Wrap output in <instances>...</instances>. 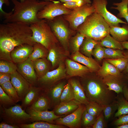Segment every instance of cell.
<instances>
[{
    "label": "cell",
    "mask_w": 128,
    "mask_h": 128,
    "mask_svg": "<svg viewBox=\"0 0 128 128\" xmlns=\"http://www.w3.org/2000/svg\"><path fill=\"white\" fill-rule=\"evenodd\" d=\"M117 128H128V123L117 126Z\"/></svg>",
    "instance_id": "cell-56"
},
{
    "label": "cell",
    "mask_w": 128,
    "mask_h": 128,
    "mask_svg": "<svg viewBox=\"0 0 128 128\" xmlns=\"http://www.w3.org/2000/svg\"><path fill=\"white\" fill-rule=\"evenodd\" d=\"M32 34L29 24L19 22L0 24V60L12 62L10 53L15 47L24 44L33 46L36 42Z\"/></svg>",
    "instance_id": "cell-1"
},
{
    "label": "cell",
    "mask_w": 128,
    "mask_h": 128,
    "mask_svg": "<svg viewBox=\"0 0 128 128\" xmlns=\"http://www.w3.org/2000/svg\"><path fill=\"white\" fill-rule=\"evenodd\" d=\"M114 122V125L117 126L128 123V114L119 117Z\"/></svg>",
    "instance_id": "cell-48"
},
{
    "label": "cell",
    "mask_w": 128,
    "mask_h": 128,
    "mask_svg": "<svg viewBox=\"0 0 128 128\" xmlns=\"http://www.w3.org/2000/svg\"><path fill=\"white\" fill-rule=\"evenodd\" d=\"M38 111L48 110L51 107L50 101L45 93H43L29 107Z\"/></svg>",
    "instance_id": "cell-28"
},
{
    "label": "cell",
    "mask_w": 128,
    "mask_h": 128,
    "mask_svg": "<svg viewBox=\"0 0 128 128\" xmlns=\"http://www.w3.org/2000/svg\"><path fill=\"white\" fill-rule=\"evenodd\" d=\"M105 119L103 111L97 117L91 127L93 128H104L106 127Z\"/></svg>",
    "instance_id": "cell-46"
},
{
    "label": "cell",
    "mask_w": 128,
    "mask_h": 128,
    "mask_svg": "<svg viewBox=\"0 0 128 128\" xmlns=\"http://www.w3.org/2000/svg\"><path fill=\"white\" fill-rule=\"evenodd\" d=\"M125 74L126 76V78L127 79V80L128 81V73H124Z\"/></svg>",
    "instance_id": "cell-58"
},
{
    "label": "cell",
    "mask_w": 128,
    "mask_h": 128,
    "mask_svg": "<svg viewBox=\"0 0 128 128\" xmlns=\"http://www.w3.org/2000/svg\"><path fill=\"white\" fill-rule=\"evenodd\" d=\"M99 43L100 42L95 46L92 52V55L98 62H101L105 58L103 47Z\"/></svg>",
    "instance_id": "cell-45"
},
{
    "label": "cell",
    "mask_w": 128,
    "mask_h": 128,
    "mask_svg": "<svg viewBox=\"0 0 128 128\" xmlns=\"http://www.w3.org/2000/svg\"><path fill=\"white\" fill-rule=\"evenodd\" d=\"M20 2H24L25 0H20ZM46 1H50L53 2H56L58 1H55L53 0H45Z\"/></svg>",
    "instance_id": "cell-57"
},
{
    "label": "cell",
    "mask_w": 128,
    "mask_h": 128,
    "mask_svg": "<svg viewBox=\"0 0 128 128\" xmlns=\"http://www.w3.org/2000/svg\"><path fill=\"white\" fill-rule=\"evenodd\" d=\"M85 109V105L81 104L77 109L71 114L65 117L55 119L54 120V123L64 125L70 128H81L82 117Z\"/></svg>",
    "instance_id": "cell-12"
},
{
    "label": "cell",
    "mask_w": 128,
    "mask_h": 128,
    "mask_svg": "<svg viewBox=\"0 0 128 128\" xmlns=\"http://www.w3.org/2000/svg\"><path fill=\"white\" fill-rule=\"evenodd\" d=\"M117 94L116 99L117 104V111L114 114L115 117L128 114V101L124 97L122 93Z\"/></svg>",
    "instance_id": "cell-31"
},
{
    "label": "cell",
    "mask_w": 128,
    "mask_h": 128,
    "mask_svg": "<svg viewBox=\"0 0 128 128\" xmlns=\"http://www.w3.org/2000/svg\"><path fill=\"white\" fill-rule=\"evenodd\" d=\"M62 3H64L68 2H75L80 3L83 5L87 4H91L90 0H58Z\"/></svg>",
    "instance_id": "cell-51"
},
{
    "label": "cell",
    "mask_w": 128,
    "mask_h": 128,
    "mask_svg": "<svg viewBox=\"0 0 128 128\" xmlns=\"http://www.w3.org/2000/svg\"><path fill=\"white\" fill-rule=\"evenodd\" d=\"M107 0H93L92 5L94 7L96 12L103 17L110 27H120V23L127 24L128 23L118 18L107 9Z\"/></svg>",
    "instance_id": "cell-11"
},
{
    "label": "cell",
    "mask_w": 128,
    "mask_h": 128,
    "mask_svg": "<svg viewBox=\"0 0 128 128\" xmlns=\"http://www.w3.org/2000/svg\"><path fill=\"white\" fill-rule=\"evenodd\" d=\"M118 108L116 100L104 106L103 112L105 120L109 119L114 115Z\"/></svg>",
    "instance_id": "cell-41"
},
{
    "label": "cell",
    "mask_w": 128,
    "mask_h": 128,
    "mask_svg": "<svg viewBox=\"0 0 128 128\" xmlns=\"http://www.w3.org/2000/svg\"><path fill=\"white\" fill-rule=\"evenodd\" d=\"M11 74L0 73V86L4 83L10 81Z\"/></svg>",
    "instance_id": "cell-50"
},
{
    "label": "cell",
    "mask_w": 128,
    "mask_h": 128,
    "mask_svg": "<svg viewBox=\"0 0 128 128\" xmlns=\"http://www.w3.org/2000/svg\"><path fill=\"white\" fill-rule=\"evenodd\" d=\"M0 86L5 93L16 103L21 101L17 90L10 81L4 83Z\"/></svg>",
    "instance_id": "cell-36"
},
{
    "label": "cell",
    "mask_w": 128,
    "mask_h": 128,
    "mask_svg": "<svg viewBox=\"0 0 128 128\" xmlns=\"http://www.w3.org/2000/svg\"><path fill=\"white\" fill-rule=\"evenodd\" d=\"M71 57L73 60L84 64L93 72H97L101 67L98 62L96 60L92 57L85 55L79 51L72 54Z\"/></svg>",
    "instance_id": "cell-21"
},
{
    "label": "cell",
    "mask_w": 128,
    "mask_h": 128,
    "mask_svg": "<svg viewBox=\"0 0 128 128\" xmlns=\"http://www.w3.org/2000/svg\"><path fill=\"white\" fill-rule=\"evenodd\" d=\"M95 12V9L92 4H87L72 10L70 13L62 16L68 23L70 28L76 31L78 27L84 22L86 18Z\"/></svg>",
    "instance_id": "cell-8"
},
{
    "label": "cell",
    "mask_w": 128,
    "mask_h": 128,
    "mask_svg": "<svg viewBox=\"0 0 128 128\" xmlns=\"http://www.w3.org/2000/svg\"><path fill=\"white\" fill-rule=\"evenodd\" d=\"M105 52L104 59H115L125 57L123 50L103 47Z\"/></svg>",
    "instance_id": "cell-42"
},
{
    "label": "cell",
    "mask_w": 128,
    "mask_h": 128,
    "mask_svg": "<svg viewBox=\"0 0 128 128\" xmlns=\"http://www.w3.org/2000/svg\"><path fill=\"white\" fill-rule=\"evenodd\" d=\"M96 73L99 76L102 78L108 75L118 76L122 75L123 73L120 72L105 59L103 61L102 65Z\"/></svg>",
    "instance_id": "cell-26"
},
{
    "label": "cell",
    "mask_w": 128,
    "mask_h": 128,
    "mask_svg": "<svg viewBox=\"0 0 128 128\" xmlns=\"http://www.w3.org/2000/svg\"><path fill=\"white\" fill-rule=\"evenodd\" d=\"M85 37L82 34L77 32L76 33L72 36L69 42V49L71 50L72 54L79 51L80 48Z\"/></svg>",
    "instance_id": "cell-34"
},
{
    "label": "cell",
    "mask_w": 128,
    "mask_h": 128,
    "mask_svg": "<svg viewBox=\"0 0 128 128\" xmlns=\"http://www.w3.org/2000/svg\"><path fill=\"white\" fill-rule=\"evenodd\" d=\"M4 4L6 6H9L10 5L9 0H0V16L5 19L12 14V11H11L7 13L4 11L2 9V7Z\"/></svg>",
    "instance_id": "cell-47"
},
{
    "label": "cell",
    "mask_w": 128,
    "mask_h": 128,
    "mask_svg": "<svg viewBox=\"0 0 128 128\" xmlns=\"http://www.w3.org/2000/svg\"><path fill=\"white\" fill-rule=\"evenodd\" d=\"M100 41L94 39L85 37L80 48L81 53L85 55L92 57V50L95 46L99 43Z\"/></svg>",
    "instance_id": "cell-30"
},
{
    "label": "cell",
    "mask_w": 128,
    "mask_h": 128,
    "mask_svg": "<svg viewBox=\"0 0 128 128\" xmlns=\"http://www.w3.org/2000/svg\"><path fill=\"white\" fill-rule=\"evenodd\" d=\"M113 5L116 7H112L111 8L118 10L119 13L117 17L119 18H124L128 23V0H122L119 3H113Z\"/></svg>",
    "instance_id": "cell-35"
},
{
    "label": "cell",
    "mask_w": 128,
    "mask_h": 128,
    "mask_svg": "<svg viewBox=\"0 0 128 128\" xmlns=\"http://www.w3.org/2000/svg\"><path fill=\"white\" fill-rule=\"evenodd\" d=\"M81 104L75 99L67 102H60L55 106L53 110L58 116L69 114L73 112Z\"/></svg>",
    "instance_id": "cell-22"
},
{
    "label": "cell",
    "mask_w": 128,
    "mask_h": 128,
    "mask_svg": "<svg viewBox=\"0 0 128 128\" xmlns=\"http://www.w3.org/2000/svg\"><path fill=\"white\" fill-rule=\"evenodd\" d=\"M18 126L21 128H65L66 127L42 121L35 122L30 124H22Z\"/></svg>",
    "instance_id": "cell-33"
},
{
    "label": "cell",
    "mask_w": 128,
    "mask_h": 128,
    "mask_svg": "<svg viewBox=\"0 0 128 128\" xmlns=\"http://www.w3.org/2000/svg\"><path fill=\"white\" fill-rule=\"evenodd\" d=\"M67 77H82L93 72L89 68L73 60L66 59L65 61Z\"/></svg>",
    "instance_id": "cell-15"
},
{
    "label": "cell",
    "mask_w": 128,
    "mask_h": 128,
    "mask_svg": "<svg viewBox=\"0 0 128 128\" xmlns=\"http://www.w3.org/2000/svg\"></svg>",
    "instance_id": "cell-59"
},
{
    "label": "cell",
    "mask_w": 128,
    "mask_h": 128,
    "mask_svg": "<svg viewBox=\"0 0 128 128\" xmlns=\"http://www.w3.org/2000/svg\"><path fill=\"white\" fill-rule=\"evenodd\" d=\"M59 44H56L49 50L46 58L51 64L52 69L64 62L69 55L62 46H59Z\"/></svg>",
    "instance_id": "cell-17"
},
{
    "label": "cell",
    "mask_w": 128,
    "mask_h": 128,
    "mask_svg": "<svg viewBox=\"0 0 128 128\" xmlns=\"http://www.w3.org/2000/svg\"><path fill=\"white\" fill-rule=\"evenodd\" d=\"M16 64L18 72L31 85L37 86L38 78L34 68L32 61L28 58Z\"/></svg>",
    "instance_id": "cell-13"
},
{
    "label": "cell",
    "mask_w": 128,
    "mask_h": 128,
    "mask_svg": "<svg viewBox=\"0 0 128 128\" xmlns=\"http://www.w3.org/2000/svg\"><path fill=\"white\" fill-rule=\"evenodd\" d=\"M80 77V82L89 101H95L104 106L116 100L115 92L108 89L103 78L96 72H90Z\"/></svg>",
    "instance_id": "cell-2"
},
{
    "label": "cell",
    "mask_w": 128,
    "mask_h": 128,
    "mask_svg": "<svg viewBox=\"0 0 128 128\" xmlns=\"http://www.w3.org/2000/svg\"><path fill=\"white\" fill-rule=\"evenodd\" d=\"M11 0L14 5L13 13L5 19L3 23L19 22L30 25L40 20L37 17L38 13L51 2L45 0H25L23 2Z\"/></svg>",
    "instance_id": "cell-3"
},
{
    "label": "cell",
    "mask_w": 128,
    "mask_h": 128,
    "mask_svg": "<svg viewBox=\"0 0 128 128\" xmlns=\"http://www.w3.org/2000/svg\"><path fill=\"white\" fill-rule=\"evenodd\" d=\"M44 92L39 87L31 86L26 94L22 100L21 106L25 110L29 107Z\"/></svg>",
    "instance_id": "cell-23"
},
{
    "label": "cell",
    "mask_w": 128,
    "mask_h": 128,
    "mask_svg": "<svg viewBox=\"0 0 128 128\" xmlns=\"http://www.w3.org/2000/svg\"><path fill=\"white\" fill-rule=\"evenodd\" d=\"M30 27L32 32V39L49 50L54 46L59 43L45 20H40L31 24Z\"/></svg>",
    "instance_id": "cell-6"
},
{
    "label": "cell",
    "mask_w": 128,
    "mask_h": 128,
    "mask_svg": "<svg viewBox=\"0 0 128 128\" xmlns=\"http://www.w3.org/2000/svg\"><path fill=\"white\" fill-rule=\"evenodd\" d=\"M124 55L127 60V64L125 69L122 72L124 73H128V50L123 51Z\"/></svg>",
    "instance_id": "cell-53"
},
{
    "label": "cell",
    "mask_w": 128,
    "mask_h": 128,
    "mask_svg": "<svg viewBox=\"0 0 128 128\" xmlns=\"http://www.w3.org/2000/svg\"><path fill=\"white\" fill-rule=\"evenodd\" d=\"M87 112L91 115L97 117L103 111L104 106L98 103L92 101H89L85 105Z\"/></svg>",
    "instance_id": "cell-38"
},
{
    "label": "cell",
    "mask_w": 128,
    "mask_h": 128,
    "mask_svg": "<svg viewBox=\"0 0 128 128\" xmlns=\"http://www.w3.org/2000/svg\"><path fill=\"white\" fill-rule=\"evenodd\" d=\"M109 34L117 41L122 42L128 41V26L125 24L122 27H110Z\"/></svg>",
    "instance_id": "cell-27"
},
{
    "label": "cell",
    "mask_w": 128,
    "mask_h": 128,
    "mask_svg": "<svg viewBox=\"0 0 128 128\" xmlns=\"http://www.w3.org/2000/svg\"><path fill=\"white\" fill-rule=\"evenodd\" d=\"M49 52V50L45 46L36 42L33 46V51L28 58L33 61L40 58H46Z\"/></svg>",
    "instance_id": "cell-29"
},
{
    "label": "cell",
    "mask_w": 128,
    "mask_h": 128,
    "mask_svg": "<svg viewBox=\"0 0 128 128\" xmlns=\"http://www.w3.org/2000/svg\"><path fill=\"white\" fill-rule=\"evenodd\" d=\"M99 43L102 47L107 48L122 50L124 49L121 42L116 40L109 33L101 40Z\"/></svg>",
    "instance_id": "cell-32"
},
{
    "label": "cell",
    "mask_w": 128,
    "mask_h": 128,
    "mask_svg": "<svg viewBox=\"0 0 128 128\" xmlns=\"http://www.w3.org/2000/svg\"><path fill=\"white\" fill-rule=\"evenodd\" d=\"M46 21L60 44L69 53V40L76 33L77 31L70 28L68 23L62 15L56 17L51 20Z\"/></svg>",
    "instance_id": "cell-5"
},
{
    "label": "cell",
    "mask_w": 128,
    "mask_h": 128,
    "mask_svg": "<svg viewBox=\"0 0 128 128\" xmlns=\"http://www.w3.org/2000/svg\"><path fill=\"white\" fill-rule=\"evenodd\" d=\"M0 107L1 118L6 123L18 126L30 121V115L22 108L21 105L16 104L8 108L2 106Z\"/></svg>",
    "instance_id": "cell-7"
},
{
    "label": "cell",
    "mask_w": 128,
    "mask_h": 128,
    "mask_svg": "<svg viewBox=\"0 0 128 128\" xmlns=\"http://www.w3.org/2000/svg\"><path fill=\"white\" fill-rule=\"evenodd\" d=\"M12 62L0 60V73L12 74L17 71L16 64Z\"/></svg>",
    "instance_id": "cell-39"
},
{
    "label": "cell",
    "mask_w": 128,
    "mask_h": 128,
    "mask_svg": "<svg viewBox=\"0 0 128 128\" xmlns=\"http://www.w3.org/2000/svg\"><path fill=\"white\" fill-rule=\"evenodd\" d=\"M64 5L67 8L73 10L83 5L79 3L75 2H68L63 3Z\"/></svg>",
    "instance_id": "cell-49"
},
{
    "label": "cell",
    "mask_w": 128,
    "mask_h": 128,
    "mask_svg": "<svg viewBox=\"0 0 128 128\" xmlns=\"http://www.w3.org/2000/svg\"><path fill=\"white\" fill-rule=\"evenodd\" d=\"M10 82L17 90L22 101L32 85L17 71L11 74Z\"/></svg>",
    "instance_id": "cell-18"
},
{
    "label": "cell",
    "mask_w": 128,
    "mask_h": 128,
    "mask_svg": "<svg viewBox=\"0 0 128 128\" xmlns=\"http://www.w3.org/2000/svg\"><path fill=\"white\" fill-rule=\"evenodd\" d=\"M72 10L59 1L55 3L50 2L38 12L37 16L39 20H50L58 16L68 14Z\"/></svg>",
    "instance_id": "cell-10"
},
{
    "label": "cell",
    "mask_w": 128,
    "mask_h": 128,
    "mask_svg": "<svg viewBox=\"0 0 128 128\" xmlns=\"http://www.w3.org/2000/svg\"><path fill=\"white\" fill-rule=\"evenodd\" d=\"M121 43L123 48L126 49L128 50V41H124Z\"/></svg>",
    "instance_id": "cell-55"
},
{
    "label": "cell",
    "mask_w": 128,
    "mask_h": 128,
    "mask_svg": "<svg viewBox=\"0 0 128 128\" xmlns=\"http://www.w3.org/2000/svg\"><path fill=\"white\" fill-rule=\"evenodd\" d=\"M33 67L38 78L41 77L52 69L51 62L46 58L38 59L32 61ZM51 71V70H50Z\"/></svg>",
    "instance_id": "cell-25"
},
{
    "label": "cell",
    "mask_w": 128,
    "mask_h": 128,
    "mask_svg": "<svg viewBox=\"0 0 128 128\" xmlns=\"http://www.w3.org/2000/svg\"><path fill=\"white\" fill-rule=\"evenodd\" d=\"M103 79L104 83L108 87V89L117 94L122 93L124 87L128 85V81L124 73L118 76L108 75Z\"/></svg>",
    "instance_id": "cell-14"
},
{
    "label": "cell",
    "mask_w": 128,
    "mask_h": 128,
    "mask_svg": "<svg viewBox=\"0 0 128 128\" xmlns=\"http://www.w3.org/2000/svg\"><path fill=\"white\" fill-rule=\"evenodd\" d=\"M26 110V112L30 115V121L32 122L42 121L54 124V120L55 119L63 116L56 115L53 110L38 111L34 110L29 107L27 108Z\"/></svg>",
    "instance_id": "cell-19"
},
{
    "label": "cell",
    "mask_w": 128,
    "mask_h": 128,
    "mask_svg": "<svg viewBox=\"0 0 128 128\" xmlns=\"http://www.w3.org/2000/svg\"><path fill=\"white\" fill-rule=\"evenodd\" d=\"M110 28L103 17L96 12L86 18L76 31L86 37L100 41L109 33Z\"/></svg>",
    "instance_id": "cell-4"
},
{
    "label": "cell",
    "mask_w": 128,
    "mask_h": 128,
    "mask_svg": "<svg viewBox=\"0 0 128 128\" xmlns=\"http://www.w3.org/2000/svg\"><path fill=\"white\" fill-rule=\"evenodd\" d=\"M66 69L64 62L60 64L56 69L47 72L38 78L37 86L45 92L60 81L67 77Z\"/></svg>",
    "instance_id": "cell-9"
},
{
    "label": "cell",
    "mask_w": 128,
    "mask_h": 128,
    "mask_svg": "<svg viewBox=\"0 0 128 128\" xmlns=\"http://www.w3.org/2000/svg\"><path fill=\"white\" fill-rule=\"evenodd\" d=\"M0 106H13L16 105L14 101L4 91L0 86Z\"/></svg>",
    "instance_id": "cell-44"
},
{
    "label": "cell",
    "mask_w": 128,
    "mask_h": 128,
    "mask_svg": "<svg viewBox=\"0 0 128 128\" xmlns=\"http://www.w3.org/2000/svg\"><path fill=\"white\" fill-rule=\"evenodd\" d=\"M122 93L124 97L128 101V85L124 87Z\"/></svg>",
    "instance_id": "cell-54"
},
{
    "label": "cell",
    "mask_w": 128,
    "mask_h": 128,
    "mask_svg": "<svg viewBox=\"0 0 128 128\" xmlns=\"http://www.w3.org/2000/svg\"><path fill=\"white\" fill-rule=\"evenodd\" d=\"M97 117L89 114L86 109L83 112L82 117L81 127L87 128L91 127L94 123Z\"/></svg>",
    "instance_id": "cell-40"
},
{
    "label": "cell",
    "mask_w": 128,
    "mask_h": 128,
    "mask_svg": "<svg viewBox=\"0 0 128 128\" xmlns=\"http://www.w3.org/2000/svg\"><path fill=\"white\" fill-rule=\"evenodd\" d=\"M33 50V46L24 44L15 47L10 53L12 61L16 64L23 62L28 59Z\"/></svg>",
    "instance_id": "cell-16"
},
{
    "label": "cell",
    "mask_w": 128,
    "mask_h": 128,
    "mask_svg": "<svg viewBox=\"0 0 128 128\" xmlns=\"http://www.w3.org/2000/svg\"><path fill=\"white\" fill-rule=\"evenodd\" d=\"M67 83L65 81L57 82L44 92L49 100L51 107H54L60 103L61 96Z\"/></svg>",
    "instance_id": "cell-20"
},
{
    "label": "cell",
    "mask_w": 128,
    "mask_h": 128,
    "mask_svg": "<svg viewBox=\"0 0 128 128\" xmlns=\"http://www.w3.org/2000/svg\"><path fill=\"white\" fill-rule=\"evenodd\" d=\"M108 62L113 65L120 72H122L126 67L127 60L125 57L115 59H105Z\"/></svg>",
    "instance_id": "cell-43"
},
{
    "label": "cell",
    "mask_w": 128,
    "mask_h": 128,
    "mask_svg": "<svg viewBox=\"0 0 128 128\" xmlns=\"http://www.w3.org/2000/svg\"><path fill=\"white\" fill-rule=\"evenodd\" d=\"M73 89L75 96V99L81 104L85 105L89 102L85 94L83 88L80 82L78 80L71 78L68 80Z\"/></svg>",
    "instance_id": "cell-24"
},
{
    "label": "cell",
    "mask_w": 128,
    "mask_h": 128,
    "mask_svg": "<svg viewBox=\"0 0 128 128\" xmlns=\"http://www.w3.org/2000/svg\"><path fill=\"white\" fill-rule=\"evenodd\" d=\"M75 99L73 89L68 80L61 96L60 102H68Z\"/></svg>",
    "instance_id": "cell-37"
},
{
    "label": "cell",
    "mask_w": 128,
    "mask_h": 128,
    "mask_svg": "<svg viewBox=\"0 0 128 128\" xmlns=\"http://www.w3.org/2000/svg\"><path fill=\"white\" fill-rule=\"evenodd\" d=\"M17 125L10 124L4 122H2L0 124V128H19Z\"/></svg>",
    "instance_id": "cell-52"
}]
</instances>
